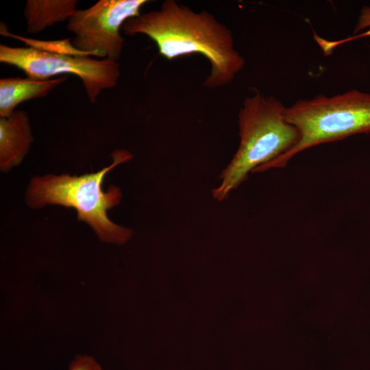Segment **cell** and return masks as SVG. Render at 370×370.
<instances>
[{
	"label": "cell",
	"mask_w": 370,
	"mask_h": 370,
	"mask_svg": "<svg viewBox=\"0 0 370 370\" xmlns=\"http://www.w3.org/2000/svg\"><path fill=\"white\" fill-rule=\"evenodd\" d=\"M122 29L127 36H147L169 60L193 53L204 56L210 66L204 82L206 88L229 84L245 64L230 28L210 12H195L174 0L164 1L158 10L129 18Z\"/></svg>",
	"instance_id": "obj_1"
},
{
	"label": "cell",
	"mask_w": 370,
	"mask_h": 370,
	"mask_svg": "<svg viewBox=\"0 0 370 370\" xmlns=\"http://www.w3.org/2000/svg\"><path fill=\"white\" fill-rule=\"evenodd\" d=\"M112 163L102 169L81 175L46 174L35 176L27 186L25 201L30 208L50 205L74 208L77 219L88 224L103 242L123 245L131 239L133 231L112 221L108 211L118 206L122 198L119 187L103 188L106 175L133 157L125 150H116Z\"/></svg>",
	"instance_id": "obj_2"
},
{
	"label": "cell",
	"mask_w": 370,
	"mask_h": 370,
	"mask_svg": "<svg viewBox=\"0 0 370 370\" xmlns=\"http://www.w3.org/2000/svg\"><path fill=\"white\" fill-rule=\"evenodd\" d=\"M286 108L276 97L256 92L246 97L239 110L240 143L219 175L221 183L212 190L222 201L245 181L249 173L291 150L299 134L285 119Z\"/></svg>",
	"instance_id": "obj_3"
},
{
	"label": "cell",
	"mask_w": 370,
	"mask_h": 370,
	"mask_svg": "<svg viewBox=\"0 0 370 370\" xmlns=\"http://www.w3.org/2000/svg\"><path fill=\"white\" fill-rule=\"evenodd\" d=\"M284 116L297 130L298 142L291 150L253 173L284 167L294 156L310 147L369 133L370 94L350 90L330 97L321 95L301 99L286 107Z\"/></svg>",
	"instance_id": "obj_4"
},
{
	"label": "cell",
	"mask_w": 370,
	"mask_h": 370,
	"mask_svg": "<svg viewBox=\"0 0 370 370\" xmlns=\"http://www.w3.org/2000/svg\"><path fill=\"white\" fill-rule=\"evenodd\" d=\"M0 62L23 71L27 77L46 80L63 75L80 78L87 97L95 103L100 93L114 88L121 75L118 61L97 60L86 54L69 55L33 47L0 45Z\"/></svg>",
	"instance_id": "obj_5"
},
{
	"label": "cell",
	"mask_w": 370,
	"mask_h": 370,
	"mask_svg": "<svg viewBox=\"0 0 370 370\" xmlns=\"http://www.w3.org/2000/svg\"><path fill=\"white\" fill-rule=\"evenodd\" d=\"M147 0H100L92 6L77 10L68 20L66 28L75 35V50L118 61L124 38L121 29L130 18L140 14Z\"/></svg>",
	"instance_id": "obj_6"
},
{
	"label": "cell",
	"mask_w": 370,
	"mask_h": 370,
	"mask_svg": "<svg viewBox=\"0 0 370 370\" xmlns=\"http://www.w3.org/2000/svg\"><path fill=\"white\" fill-rule=\"evenodd\" d=\"M34 140L26 112L15 110L0 116V169L3 173L19 165L30 150Z\"/></svg>",
	"instance_id": "obj_7"
},
{
	"label": "cell",
	"mask_w": 370,
	"mask_h": 370,
	"mask_svg": "<svg viewBox=\"0 0 370 370\" xmlns=\"http://www.w3.org/2000/svg\"><path fill=\"white\" fill-rule=\"evenodd\" d=\"M66 76L46 80L29 77H7L0 79V116H8L20 103L32 99L46 97Z\"/></svg>",
	"instance_id": "obj_8"
},
{
	"label": "cell",
	"mask_w": 370,
	"mask_h": 370,
	"mask_svg": "<svg viewBox=\"0 0 370 370\" xmlns=\"http://www.w3.org/2000/svg\"><path fill=\"white\" fill-rule=\"evenodd\" d=\"M76 0H27L24 8L27 32L38 33L55 23L71 18L77 12Z\"/></svg>",
	"instance_id": "obj_9"
},
{
	"label": "cell",
	"mask_w": 370,
	"mask_h": 370,
	"mask_svg": "<svg viewBox=\"0 0 370 370\" xmlns=\"http://www.w3.org/2000/svg\"><path fill=\"white\" fill-rule=\"evenodd\" d=\"M367 28V31L362 32L358 35H354L343 40L330 41L322 39L320 42V47L323 49L324 53L330 54L335 47L344 42L352 41L354 39L370 36V6H365L362 8L358 23L354 28V34L358 33L360 30Z\"/></svg>",
	"instance_id": "obj_10"
},
{
	"label": "cell",
	"mask_w": 370,
	"mask_h": 370,
	"mask_svg": "<svg viewBox=\"0 0 370 370\" xmlns=\"http://www.w3.org/2000/svg\"><path fill=\"white\" fill-rule=\"evenodd\" d=\"M69 370H102V368L93 357L79 355L70 363Z\"/></svg>",
	"instance_id": "obj_11"
}]
</instances>
